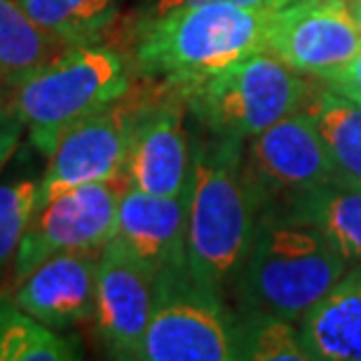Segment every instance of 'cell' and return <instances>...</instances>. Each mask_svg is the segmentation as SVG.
Instances as JSON below:
<instances>
[{
  "label": "cell",
  "mask_w": 361,
  "mask_h": 361,
  "mask_svg": "<svg viewBox=\"0 0 361 361\" xmlns=\"http://www.w3.org/2000/svg\"><path fill=\"white\" fill-rule=\"evenodd\" d=\"M209 134L247 141L300 111L307 85L265 49L176 90Z\"/></svg>",
  "instance_id": "cell-5"
},
{
  "label": "cell",
  "mask_w": 361,
  "mask_h": 361,
  "mask_svg": "<svg viewBox=\"0 0 361 361\" xmlns=\"http://www.w3.org/2000/svg\"><path fill=\"white\" fill-rule=\"evenodd\" d=\"M28 19L61 45L99 42L113 26L122 0H19Z\"/></svg>",
  "instance_id": "cell-18"
},
{
  "label": "cell",
  "mask_w": 361,
  "mask_h": 361,
  "mask_svg": "<svg viewBox=\"0 0 361 361\" xmlns=\"http://www.w3.org/2000/svg\"><path fill=\"white\" fill-rule=\"evenodd\" d=\"M40 176L0 180V268L14 261L21 240L38 212Z\"/></svg>",
  "instance_id": "cell-22"
},
{
  "label": "cell",
  "mask_w": 361,
  "mask_h": 361,
  "mask_svg": "<svg viewBox=\"0 0 361 361\" xmlns=\"http://www.w3.org/2000/svg\"><path fill=\"white\" fill-rule=\"evenodd\" d=\"M24 132L26 127L19 115L10 106H0V171L5 169V164L17 153Z\"/></svg>",
  "instance_id": "cell-24"
},
{
  "label": "cell",
  "mask_w": 361,
  "mask_h": 361,
  "mask_svg": "<svg viewBox=\"0 0 361 361\" xmlns=\"http://www.w3.org/2000/svg\"><path fill=\"white\" fill-rule=\"evenodd\" d=\"M298 331L312 361H361V265L300 317Z\"/></svg>",
  "instance_id": "cell-15"
},
{
  "label": "cell",
  "mask_w": 361,
  "mask_h": 361,
  "mask_svg": "<svg viewBox=\"0 0 361 361\" xmlns=\"http://www.w3.org/2000/svg\"><path fill=\"white\" fill-rule=\"evenodd\" d=\"M132 90V68L115 49L99 42L68 45L31 73L12 82L10 108L28 139L52 155L68 129Z\"/></svg>",
  "instance_id": "cell-4"
},
{
  "label": "cell",
  "mask_w": 361,
  "mask_h": 361,
  "mask_svg": "<svg viewBox=\"0 0 361 361\" xmlns=\"http://www.w3.org/2000/svg\"><path fill=\"white\" fill-rule=\"evenodd\" d=\"M265 17V5L209 3L143 19L134 63L167 90H183L263 49Z\"/></svg>",
  "instance_id": "cell-3"
},
{
  "label": "cell",
  "mask_w": 361,
  "mask_h": 361,
  "mask_svg": "<svg viewBox=\"0 0 361 361\" xmlns=\"http://www.w3.org/2000/svg\"><path fill=\"white\" fill-rule=\"evenodd\" d=\"M188 195H153L125 188L111 242L157 277L188 270Z\"/></svg>",
  "instance_id": "cell-13"
},
{
  "label": "cell",
  "mask_w": 361,
  "mask_h": 361,
  "mask_svg": "<svg viewBox=\"0 0 361 361\" xmlns=\"http://www.w3.org/2000/svg\"><path fill=\"white\" fill-rule=\"evenodd\" d=\"M185 195L188 270L202 288L223 298L235 284L261 212L244 141L216 134L197 139Z\"/></svg>",
  "instance_id": "cell-1"
},
{
  "label": "cell",
  "mask_w": 361,
  "mask_h": 361,
  "mask_svg": "<svg viewBox=\"0 0 361 361\" xmlns=\"http://www.w3.org/2000/svg\"><path fill=\"white\" fill-rule=\"evenodd\" d=\"M157 302V274L143 268L115 242L99 254L94 324L108 355L139 359Z\"/></svg>",
  "instance_id": "cell-11"
},
{
  "label": "cell",
  "mask_w": 361,
  "mask_h": 361,
  "mask_svg": "<svg viewBox=\"0 0 361 361\" xmlns=\"http://www.w3.org/2000/svg\"><path fill=\"white\" fill-rule=\"evenodd\" d=\"M125 188V178L87 183L40 204L12 261L14 281L24 279L56 254L104 249L118 230V209Z\"/></svg>",
  "instance_id": "cell-7"
},
{
  "label": "cell",
  "mask_w": 361,
  "mask_h": 361,
  "mask_svg": "<svg viewBox=\"0 0 361 361\" xmlns=\"http://www.w3.org/2000/svg\"><path fill=\"white\" fill-rule=\"evenodd\" d=\"M348 270L343 256L298 207L272 202L258 212L233 286L242 312L298 324Z\"/></svg>",
  "instance_id": "cell-2"
},
{
  "label": "cell",
  "mask_w": 361,
  "mask_h": 361,
  "mask_svg": "<svg viewBox=\"0 0 361 361\" xmlns=\"http://www.w3.org/2000/svg\"><path fill=\"white\" fill-rule=\"evenodd\" d=\"M288 204L298 207L322 230L348 268L361 265V185L331 180Z\"/></svg>",
  "instance_id": "cell-17"
},
{
  "label": "cell",
  "mask_w": 361,
  "mask_h": 361,
  "mask_svg": "<svg viewBox=\"0 0 361 361\" xmlns=\"http://www.w3.org/2000/svg\"><path fill=\"white\" fill-rule=\"evenodd\" d=\"M146 101L129 90L125 97L68 129L47 157V169L40 176L38 207L71 188L125 178L122 171L129 143Z\"/></svg>",
  "instance_id": "cell-8"
},
{
  "label": "cell",
  "mask_w": 361,
  "mask_h": 361,
  "mask_svg": "<svg viewBox=\"0 0 361 361\" xmlns=\"http://www.w3.org/2000/svg\"><path fill=\"white\" fill-rule=\"evenodd\" d=\"M322 80L326 82L329 87H334L336 92H341L343 97H348L361 106V47L343 63V66L331 71Z\"/></svg>",
  "instance_id": "cell-23"
},
{
  "label": "cell",
  "mask_w": 361,
  "mask_h": 361,
  "mask_svg": "<svg viewBox=\"0 0 361 361\" xmlns=\"http://www.w3.org/2000/svg\"><path fill=\"white\" fill-rule=\"evenodd\" d=\"M361 47L345 0H295L268 10L263 49L295 73L322 78Z\"/></svg>",
  "instance_id": "cell-10"
},
{
  "label": "cell",
  "mask_w": 361,
  "mask_h": 361,
  "mask_svg": "<svg viewBox=\"0 0 361 361\" xmlns=\"http://www.w3.org/2000/svg\"><path fill=\"white\" fill-rule=\"evenodd\" d=\"M66 45L33 24L19 0H0V78L17 82Z\"/></svg>",
  "instance_id": "cell-20"
},
{
  "label": "cell",
  "mask_w": 361,
  "mask_h": 361,
  "mask_svg": "<svg viewBox=\"0 0 361 361\" xmlns=\"http://www.w3.org/2000/svg\"><path fill=\"white\" fill-rule=\"evenodd\" d=\"M209 3H230V5H244V7H263L265 0H153L146 19L150 17H162L180 7H195V5H209Z\"/></svg>",
  "instance_id": "cell-25"
},
{
  "label": "cell",
  "mask_w": 361,
  "mask_h": 361,
  "mask_svg": "<svg viewBox=\"0 0 361 361\" xmlns=\"http://www.w3.org/2000/svg\"><path fill=\"white\" fill-rule=\"evenodd\" d=\"M82 352L73 338L28 314L0 293V361H73Z\"/></svg>",
  "instance_id": "cell-19"
},
{
  "label": "cell",
  "mask_w": 361,
  "mask_h": 361,
  "mask_svg": "<svg viewBox=\"0 0 361 361\" xmlns=\"http://www.w3.org/2000/svg\"><path fill=\"white\" fill-rule=\"evenodd\" d=\"M185 108V99L176 90H171L169 97L146 101L136 118L122 171L129 188L169 197L188 192L192 153Z\"/></svg>",
  "instance_id": "cell-12"
},
{
  "label": "cell",
  "mask_w": 361,
  "mask_h": 361,
  "mask_svg": "<svg viewBox=\"0 0 361 361\" xmlns=\"http://www.w3.org/2000/svg\"><path fill=\"white\" fill-rule=\"evenodd\" d=\"M300 111L319 132L334 164L336 180L361 185V106L334 87H307Z\"/></svg>",
  "instance_id": "cell-16"
},
{
  "label": "cell",
  "mask_w": 361,
  "mask_h": 361,
  "mask_svg": "<svg viewBox=\"0 0 361 361\" xmlns=\"http://www.w3.org/2000/svg\"><path fill=\"white\" fill-rule=\"evenodd\" d=\"M235 352L249 361H312L298 324L261 312H242L235 319Z\"/></svg>",
  "instance_id": "cell-21"
},
{
  "label": "cell",
  "mask_w": 361,
  "mask_h": 361,
  "mask_svg": "<svg viewBox=\"0 0 361 361\" xmlns=\"http://www.w3.org/2000/svg\"><path fill=\"white\" fill-rule=\"evenodd\" d=\"M99 254L101 251H68L42 261L17 281L14 302L54 331L94 322Z\"/></svg>",
  "instance_id": "cell-14"
},
{
  "label": "cell",
  "mask_w": 361,
  "mask_h": 361,
  "mask_svg": "<svg viewBox=\"0 0 361 361\" xmlns=\"http://www.w3.org/2000/svg\"><path fill=\"white\" fill-rule=\"evenodd\" d=\"M345 5H348L350 17L355 19V24L359 26V31H361V0H345Z\"/></svg>",
  "instance_id": "cell-26"
},
{
  "label": "cell",
  "mask_w": 361,
  "mask_h": 361,
  "mask_svg": "<svg viewBox=\"0 0 361 361\" xmlns=\"http://www.w3.org/2000/svg\"><path fill=\"white\" fill-rule=\"evenodd\" d=\"M139 359L228 361L237 359L235 319L223 298L192 279L190 270L157 277V302Z\"/></svg>",
  "instance_id": "cell-6"
},
{
  "label": "cell",
  "mask_w": 361,
  "mask_h": 361,
  "mask_svg": "<svg viewBox=\"0 0 361 361\" xmlns=\"http://www.w3.org/2000/svg\"><path fill=\"white\" fill-rule=\"evenodd\" d=\"M288 3H295V0H265V7H268V10H274V7H281Z\"/></svg>",
  "instance_id": "cell-27"
},
{
  "label": "cell",
  "mask_w": 361,
  "mask_h": 361,
  "mask_svg": "<svg viewBox=\"0 0 361 361\" xmlns=\"http://www.w3.org/2000/svg\"><path fill=\"white\" fill-rule=\"evenodd\" d=\"M249 178L263 204L295 202L336 180L334 164L305 111H295L244 141Z\"/></svg>",
  "instance_id": "cell-9"
}]
</instances>
